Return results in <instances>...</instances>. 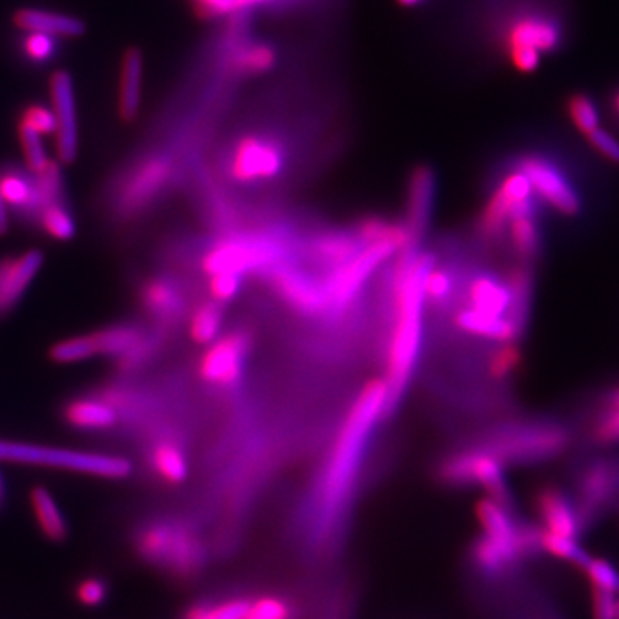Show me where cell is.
<instances>
[{
	"label": "cell",
	"instance_id": "cell-43",
	"mask_svg": "<svg viewBox=\"0 0 619 619\" xmlns=\"http://www.w3.org/2000/svg\"><path fill=\"white\" fill-rule=\"evenodd\" d=\"M210 295L217 303H227L238 295L241 289V276L236 274H215L210 276L209 282Z\"/></svg>",
	"mask_w": 619,
	"mask_h": 619
},
{
	"label": "cell",
	"instance_id": "cell-4",
	"mask_svg": "<svg viewBox=\"0 0 619 619\" xmlns=\"http://www.w3.org/2000/svg\"><path fill=\"white\" fill-rule=\"evenodd\" d=\"M0 461L85 473L102 479H126L133 472L131 461L114 454L90 453L6 439H0Z\"/></svg>",
	"mask_w": 619,
	"mask_h": 619
},
{
	"label": "cell",
	"instance_id": "cell-17",
	"mask_svg": "<svg viewBox=\"0 0 619 619\" xmlns=\"http://www.w3.org/2000/svg\"><path fill=\"white\" fill-rule=\"evenodd\" d=\"M141 303L155 319L171 322L183 312L184 300L178 282L171 277H152L141 289Z\"/></svg>",
	"mask_w": 619,
	"mask_h": 619
},
{
	"label": "cell",
	"instance_id": "cell-31",
	"mask_svg": "<svg viewBox=\"0 0 619 619\" xmlns=\"http://www.w3.org/2000/svg\"><path fill=\"white\" fill-rule=\"evenodd\" d=\"M252 599L224 597L219 601H202L191 604L181 619H245Z\"/></svg>",
	"mask_w": 619,
	"mask_h": 619
},
{
	"label": "cell",
	"instance_id": "cell-27",
	"mask_svg": "<svg viewBox=\"0 0 619 619\" xmlns=\"http://www.w3.org/2000/svg\"><path fill=\"white\" fill-rule=\"evenodd\" d=\"M141 86H143V56L140 50L131 49L124 56L121 88H119V112L126 121H133L138 116Z\"/></svg>",
	"mask_w": 619,
	"mask_h": 619
},
{
	"label": "cell",
	"instance_id": "cell-9",
	"mask_svg": "<svg viewBox=\"0 0 619 619\" xmlns=\"http://www.w3.org/2000/svg\"><path fill=\"white\" fill-rule=\"evenodd\" d=\"M277 296L295 312L308 317L329 312V298L325 293L324 282H317L312 276L296 269L293 265H276L265 272Z\"/></svg>",
	"mask_w": 619,
	"mask_h": 619
},
{
	"label": "cell",
	"instance_id": "cell-42",
	"mask_svg": "<svg viewBox=\"0 0 619 619\" xmlns=\"http://www.w3.org/2000/svg\"><path fill=\"white\" fill-rule=\"evenodd\" d=\"M193 7L200 16L205 19L226 18V16H236L241 13H252L246 11L243 0H191Z\"/></svg>",
	"mask_w": 619,
	"mask_h": 619
},
{
	"label": "cell",
	"instance_id": "cell-5",
	"mask_svg": "<svg viewBox=\"0 0 619 619\" xmlns=\"http://www.w3.org/2000/svg\"><path fill=\"white\" fill-rule=\"evenodd\" d=\"M282 131L250 129L227 145L222 157L224 174L240 184L270 181L281 174L288 160Z\"/></svg>",
	"mask_w": 619,
	"mask_h": 619
},
{
	"label": "cell",
	"instance_id": "cell-10",
	"mask_svg": "<svg viewBox=\"0 0 619 619\" xmlns=\"http://www.w3.org/2000/svg\"><path fill=\"white\" fill-rule=\"evenodd\" d=\"M532 193L534 191L527 176L521 171L511 172L508 178H504L503 183L499 184L496 193L485 207L480 219L482 233L485 236H497L513 217L535 214Z\"/></svg>",
	"mask_w": 619,
	"mask_h": 619
},
{
	"label": "cell",
	"instance_id": "cell-12",
	"mask_svg": "<svg viewBox=\"0 0 619 619\" xmlns=\"http://www.w3.org/2000/svg\"><path fill=\"white\" fill-rule=\"evenodd\" d=\"M52 105L57 121V155L64 164H71L78 157V114L73 78L66 71L52 76L50 83Z\"/></svg>",
	"mask_w": 619,
	"mask_h": 619
},
{
	"label": "cell",
	"instance_id": "cell-38",
	"mask_svg": "<svg viewBox=\"0 0 619 619\" xmlns=\"http://www.w3.org/2000/svg\"><path fill=\"white\" fill-rule=\"evenodd\" d=\"M19 138H21V147H23L25 159L31 171H40V169H43V167L49 164L50 160L47 154H45L42 135L31 128L30 124L21 121V126H19Z\"/></svg>",
	"mask_w": 619,
	"mask_h": 619
},
{
	"label": "cell",
	"instance_id": "cell-21",
	"mask_svg": "<svg viewBox=\"0 0 619 619\" xmlns=\"http://www.w3.org/2000/svg\"><path fill=\"white\" fill-rule=\"evenodd\" d=\"M363 246L365 245L358 240L355 233L322 234L313 241L312 255L322 269L332 272L353 260L358 253L362 252Z\"/></svg>",
	"mask_w": 619,
	"mask_h": 619
},
{
	"label": "cell",
	"instance_id": "cell-18",
	"mask_svg": "<svg viewBox=\"0 0 619 619\" xmlns=\"http://www.w3.org/2000/svg\"><path fill=\"white\" fill-rule=\"evenodd\" d=\"M85 338L90 355L123 358L147 336L141 331L140 325L114 324L92 334H85Z\"/></svg>",
	"mask_w": 619,
	"mask_h": 619
},
{
	"label": "cell",
	"instance_id": "cell-11",
	"mask_svg": "<svg viewBox=\"0 0 619 619\" xmlns=\"http://www.w3.org/2000/svg\"><path fill=\"white\" fill-rule=\"evenodd\" d=\"M248 334L243 331L231 332L221 341L210 344L200 360V377L212 386H233L240 379L241 370L248 355Z\"/></svg>",
	"mask_w": 619,
	"mask_h": 619
},
{
	"label": "cell",
	"instance_id": "cell-20",
	"mask_svg": "<svg viewBox=\"0 0 619 619\" xmlns=\"http://www.w3.org/2000/svg\"><path fill=\"white\" fill-rule=\"evenodd\" d=\"M14 21L21 30L31 31V33H45L50 37L73 38L81 37L85 33V23L80 19L42 11V9H23L16 14Z\"/></svg>",
	"mask_w": 619,
	"mask_h": 619
},
{
	"label": "cell",
	"instance_id": "cell-33",
	"mask_svg": "<svg viewBox=\"0 0 619 619\" xmlns=\"http://www.w3.org/2000/svg\"><path fill=\"white\" fill-rule=\"evenodd\" d=\"M222 308L217 301L200 303L190 319V336L197 344H210L221 331Z\"/></svg>",
	"mask_w": 619,
	"mask_h": 619
},
{
	"label": "cell",
	"instance_id": "cell-52",
	"mask_svg": "<svg viewBox=\"0 0 619 619\" xmlns=\"http://www.w3.org/2000/svg\"><path fill=\"white\" fill-rule=\"evenodd\" d=\"M398 6L406 7V9H413V7H420L423 4H427L429 0H394Z\"/></svg>",
	"mask_w": 619,
	"mask_h": 619
},
{
	"label": "cell",
	"instance_id": "cell-54",
	"mask_svg": "<svg viewBox=\"0 0 619 619\" xmlns=\"http://www.w3.org/2000/svg\"><path fill=\"white\" fill-rule=\"evenodd\" d=\"M613 406L614 408H619V391L618 393L614 394Z\"/></svg>",
	"mask_w": 619,
	"mask_h": 619
},
{
	"label": "cell",
	"instance_id": "cell-56",
	"mask_svg": "<svg viewBox=\"0 0 619 619\" xmlns=\"http://www.w3.org/2000/svg\"><path fill=\"white\" fill-rule=\"evenodd\" d=\"M616 105H618V111H619V95L618 97H616Z\"/></svg>",
	"mask_w": 619,
	"mask_h": 619
},
{
	"label": "cell",
	"instance_id": "cell-7",
	"mask_svg": "<svg viewBox=\"0 0 619 619\" xmlns=\"http://www.w3.org/2000/svg\"><path fill=\"white\" fill-rule=\"evenodd\" d=\"M441 480L453 485L477 484L489 497L509 508L511 496L503 465L496 454L465 453L444 461L439 470Z\"/></svg>",
	"mask_w": 619,
	"mask_h": 619
},
{
	"label": "cell",
	"instance_id": "cell-32",
	"mask_svg": "<svg viewBox=\"0 0 619 619\" xmlns=\"http://www.w3.org/2000/svg\"><path fill=\"white\" fill-rule=\"evenodd\" d=\"M539 547L540 551L546 552L552 558L573 564L577 568H582L583 564L587 563V559L590 558L589 552L583 549L578 539L551 534L546 530H539Z\"/></svg>",
	"mask_w": 619,
	"mask_h": 619
},
{
	"label": "cell",
	"instance_id": "cell-16",
	"mask_svg": "<svg viewBox=\"0 0 619 619\" xmlns=\"http://www.w3.org/2000/svg\"><path fill=\"white\" fill-rule=\"evenodd\" d=\"M436 197V174L429 166H418L411 172L408 186V229L415 241L422 236Z\"/></svg>",
	"mask_w": 619,
	"mask_h": 619
},
{
	"label": "cell",
	"instance_id": "cell-55",
	"mask_svg": "<svg viewBox=\"0 0 619 619\" xmlns=\"http://www.w3.org/2000/svg\"><path fill=\"white\" fill-rule=\"evenodd\" d=\"M616 619H619V595L618 601H616Z\"/></svg>",
	"mask_w": 619,
	"mask_h": 619
},
{
	"label": "cell",
	"instance_id": "cell-13",
	"mask_svg": "<svg viewBox=\"0 0 619 619\" xmlns=\"http://www.w3.org/2000/svg\"><path fill=\"white\" fill-rule=\"evenodd\" d=\"M527 176L532 186L542 200L563 215H577L580 210V200L570 183L561 176L556 167L540 157H527L521 160L520 169Z\"/></svg>",
	"mask_w": 619,
	"mask_h": 619
},
{
	"label": "cell",
	"instance_id": "cell-23",
	"mask_svg": "<svg viewBox=\"0 0 619 619\" xmlns=\"http://www.w3.org/2000/svg\"><path fill=\"white\" fill-rule=\"evenodd\" d=\"M0 191L9 209L38 219L42 212V202L35 179H30L19 171L4 172L0 174Z\"/></svg>",
	"mask_w": 619,
	"mask_h": 619
},
{
	"label": "cell",
	"instance_id": "cell-47",
	"mask_svg": "<svg viewBox=\"0 0 619 619\" xmlns=\"http://www.w3.org/2000/svg\"><path fill=\"white\" fill-rule=\"evenodd\" d=\"M56 43L54 37L45 35V33H31L30 38H26V54L33 61H47L54 54Z\"/></svg>",
	"mask_w": 619,
	"mask_h": 619
},
{
	"label": "cell",
	"instance_id": "cell-15",
	"mask_svg": "<svg viewBox=\"0 0 619 619\" xmlns=\"http://www.w3.org/2000/svg\"><path fill=\"white\" fill-rule=\"evenodd\" d=\"M537 513L546 532L551 534L564 535L578 539L582 535L583 523L582 515L578 511V506L571 503L568 496L556 487H546L537 496Z\"/></svg>",
	"mask_w": 619,
	"mask_h": 619
},
{
	"label": "cell",
	"instance_id": "cell-46",
	"mask_svg": "<svg viewBox=\"0 0 619 619\" xmlns=\"http://www.w3.org/2000/svg\"><path fill=\"white\" fill-rule=\"evenodd\" d=\"M618 595L601 589H590L592 619H616Z\"/></svg>",
	"mask_w": 619,
	"mask_h": 619
},
{
	"label": "cell",
	"instance_id": "cell-1",
	"mask_svg": "<svg viewBox=\"0 0 619 619\" xmlns=\"http://www.w3.org/2000/svg\"><path fill=\"white\" fill-rule=\"evenodd\" d=\"M393 282L394 325L387 348V399L382 417L398 408L411 372L417 362L422 339V307L425 303V277L434 267L430 253H418L417 246L403 250Z\"/></svg>",
	"mask_w": 619,
	"mask_h": 619
},
{
	"label": "cell",
	"instance_id": "cell-34",
	"mask_svg": "<svg viewBox=\"0 0 619 619\" xmlns=\"http://www.w3.org/2000/svg\"><path fill=\"white\" fill-rule=\"evenodd\" d=\"M38 221L43 231L54 240L68 241L76 234V222L64 202L50 203L43 207Z\"/></svg>",
	"mask_w": 619,
	"mask_h": 619
},
{
	"label": "cell",
	"instance_id": "cell-22",
	"mask_svg": "<svg viewBox=\"0 0 619 619\" xmlns=\"http://www.w3.org/2000/svg\"><path fill=\"white\" fill-rule=\"evenodd\" d=\"M470 308L479 312L494 315V317H508L511 308V289L491 276H479L472 279L466 291Z\"/></svg>",
	"mask_w": 619,
	"mask_h": 619
},
{
	"label": "cell",
	"instance_id": "cell-50",
	"mask_svg": "<svg viewBox=\"0 0 619 619\" xmlns=\"http://www.w3.org/2000/svg\"><path fill=\"white\" fill-rule=\"evenodd\" d=\"M509 54H511V61L520 71L528 73L539 66V50L530 49V47H515V49H509Z\"/></svg>",
	"mask_w": 619,
	"mask_h": 619
},
{
	"label": "cell",
	"instance_id": "cell-36",
	"mask_svg": "<svg viewBox=\"0 0 619 619\" xmlns=\"http://www.w3.org/2000/svg\"><path fill=\"white\" fill-rule=\"evenodd\" d=\"M580 570L590 583V589L606 590L619 595V570L609 559L590 556Z\"/></svg>",
	"mask_w": 619,
	"mask_h": 619
},
{
	"label": "cell",
	"instance_id": "cell-3",
	"mask_svg": "<svg viewBox=\"0 0 619 619\" xmlns=\"http://www.w3.org/2000/svg\"><path fill=\"white\" fill-rule=\"evenodd\" d=\"M135 549L141 561L179 580L197 577L207 564L202 539L178 520H154L138 528Z\"/></svg>",
	"mask_w": 619,
	"mask_h": 619
},
{
	"label": "cell",
	"instance_id": "cell-37",
	"mask_svg": "<svg viewBox=\"0 0 619 619\" xmlns=\"http://www.w3.org/2000/svg\"><path fill=\"white\" fill-rule=\"evenodd\" d=\"M245 619H293V606L279 595H262L252 601Z\"/></svg>",
	"mask_w": 619,
	"mask_h": 619
},
{
	"label": "cell",
	"instance_id": "cell-29",
	"mask_svg": "<svg viewBox=\"0 0 619 619\" xmlns=\"http://www.w3.org/2000/svg\"><path fill=\"white\" fill-rule=\"evenodd\" d=\"M558 38V30L551 23L537 18L518 19L508 31L509 49L530 47L539 52H546L556 47Z\"/></svg>",
	"mask_w": 619,
	"mask_h": 619
},
{
	"label": "cell",
	"instance_id": "cell-25",
	"mask_svg": "<svg viewBox=\"0 0 619 619\" xmlns=\"http://www.w3.org/2000/svg\"><path fill=\"white\" fill-rule=\"evenodd\" d=\"M64 417L69 425L80 430H107L117 422V411L111 403L97 398H81L71 401Z\"/></svg>",
	"mask_w": 619,
	"mask_h": 619
},
{
	"label": "cell",
	"instance_id": "cell-28",
	"mask_svg": "<svg viewBox=\"0 0 619 619\" xmlns=\"http://www.w3.org/2000/svg\"><path fill=\"white\" fill-rule=\"evenodd\" d=\"M521 558L523 554L518 547L497 542L485 535H480L472 547L473 564L485 575H499Z\"/></svg>",
	"mask_w": 619,
	"mask_h": 619
},
{
	"label": "cell",
	"instance_id": "cell-49",
	"mask_svg": "<svg viewBox=\"0 0 619 619\" xmlns=\"http://www.w3.org/2000/svg\"><path fill=\"white\" fill-rule=\"evenodd\" d=\"M595 437L601 442L619 441V408H614L602 418L601 423L595 429Z\"/></svg>",
	"mask_w": 619,
	"mask_h": 619
},
{
	"label": "cell",
	"instance_id": "cell-53",
	"mask_svg": "<svg viewBox=\"0 0 619 619\" xmlns=\"http://www.w3.org/2000/svg\"><path fill=\"white\" fill-rule=\"evenodd\" d=\"M4 499H6V484H4V477L0 473V506L4 503Z\"/></svg>",
	"mask_w": 619,
	"mask_h": 619
},
{
	"label": "cell",
	"instance_id": "cell-30",
	"mask_svg": "<svg viewBox=\"0 0 619 619\" xmlns=\"http://www.w3.org/2000/svg\"><path fill=\"white\" fill-rule=\"evenodd\" d=\"M150 465L167 484H183L188 479V461L176 442L162 441L150 453Z\"/></svg>",
	"mask_w": 619,
	"mask_h": 619
},
{
	"label": "cell",
	"instance_id": "cell-8",
	"mask_svg": "<svg viewBox=\"0 0 619 619\" xmlns=\"http://www.w3.org/2000/svg\"><path fill=\"white\" fill-rule=\"evenodd\" d=\"M396 248L389 243L365 245L348 264L329 272L324 281L325 293L329 298V312H341L356 295L367 277L379 267L380 262L391 257Z\"/></svg>",
	"mask_w": 619,
	"mask_h": 619
},
{
	"label": "cell",
	"instance_id": "cell-39",
	"mask_svg": "<svg viewBox=\"0 0 619 619\" xmlns=\"http://www.w3.org/2000/svg\"><path fill=\"white\" fill-rule=\"evenodd\" d=\"M451 291H453V279L448 272L432 267L425 277V286H423L425 301L430 305L441 307L442 303H446V300H448Z\"/></svg>",
	"mask_w": 619,
	"mask_h": 619
},
{
	"label": "cell",
	"instance_id": "cell-40",
	"mask_svg": "<svg viewBox=\"0 0 619 619\" xmlns=\"http://www.w3.org/2000/svg\"><path fill=\"white\" fill-rule=\"evenodd\" d=\"M74 595L81 606H102L109 597V583L105 582L102 577L81 578L80 582L76 583Z\"/></svg>",
	"mask_w": 619,
	"mask_h": 619
},
{
	"label": "cell",
	"instance_id": "cell-51",
	"mask_svg": "<svg viewBox=\"0 0 619 619\" xmlns=\"http://www.w3.org/2000/svg\"><path fill=\"white\" fill-rule=\"evenodd\" d=\"M7 231H9V207L0 191V236H4Z\"/></svg>",
	"mask_w": 619,
	"mask_h": 619
},
{
	"label": "cell",
	"instance_id": "cell-44",
	"mask_svg": "<svg viewBox=\"0 0 619 619\" xmlns=\"http://www.w3.org/2000/svg\"><path fill=\"white\" fill-rule=\"evenodd\" d=\"M520 358V350L516 348L515 344H506L501 350L497 351L496 355L492 356L491 374L496 379H503L518 367Z\"/></svg>",
	"mask_w": 619,
	"mask_h": 619
},
{
	"label": "cell",
	"instance_id": "cell-19",
	"mask_svg": "<svg viewBox=\"0 0 619 619\" xmlns=\"http://www.w3.org/2000/svg\"><path fill=\"white\" fill-rule=\"evenodd\" d=\"M616 487H618V479L613 470H609L607 466L590 468L582 480V487H580L582 504L578 508L585 525L592 516L601 513L602 509L606 508L607 503L614 497Z\"/></svg>",
	"mask_w": 619,
	"mask_h": 619
},
{
	"label": "cell",
	"instance_id": "cell-48",
	"mask_svg": "<svg viewBox=\"0 0 619 619\" xmlns=\"http://www.w3.org/2000/svg\"><path fill=\"white\" fill-rule=\"evenodd\" d=\"M587 138L597 152H601L607 160H611L614 164H619V141L611 133L599 128L595 129L594 133H590Z\"/></svg>",
	"mask_w": 619,
	"mask_h": 619
},
{
	"label": "cell",
	"instance_id": "cell-6",
	"mask_svg": "<svg viewBox=\"0 0 619 619\" xmlns=\"http://www.w3.org/2000/svg\"><path fill=\"white\" fill-rule=\"evenodd\" d=\"M286 248L279 241L262 234H241L219 241L203 257L202 267L209 276L236 274L246 276L286 262Z\"/></svg>",
	"mask_w": 619,
	"mask_h": 619
},
{
	"label": "cell",
	"instance_id": "cell-45",
	"mask_svg": "<svg viewBox=\"0 0 619 619\" xmlns=\"http://www.w3.org/2000/svg\"><path fill=\"white\" fill-rule=\"evenodd\" d=\"M23 123L30 124L31 128L38 131L42 136L56 135V114L47 107H31L26 111Z\"/></svg>",
	"mask_w": 619,
	"mask_h": 619
},
{
	"label": "cell",
	"instance_id": "cell-24",
	"mask_svg": "<svg viewBox=\"0 0 619 619\" xmlns=\"http://www.w3.org/2000/svg\"><path fill=\"white\" fill-rule=\"evenodd\" d=\"M31 509L38 528L52 542L68 539L69 527L61 506L45 487H33L30 492Z\"/></svg>",
	"mask_w": 619,
	"mask_h": 619
},
{
	"label": "cell",
	"instance_id": "cell-41",
	"mask_svg": "<svg viewBox=\"0 0 619 619\" xmlns=\"http://www.w3.org/2000/svg\"><path fill=\"white\" fill-rule=\"evenodd\" d=\"M570 116L575 126L585 136H589L590 133H594L595 129H599L597 109H595V105L585 95H577V97L571 99Z\"/></svg>",
	"mask_w": 619,
	"mask_h": 619
},
{
	"label": "cell",
	"instance_id": "cell-35",
	"mask_svg": "<svg viewBox=\"0 0 619 619\" xmlns=\"http://www.w3.org/2000/svg\"><path fill=\"white\" fill-rule=\"evenodd\" d=\"M535 214L518 215L509 221L511 243L521 257H534L539 250V229L535 224Z\"/></svg>",
	"mask_w": 619,
	"mask_h": 619
},
{
	"label": "cell",
	"instance_id": "cell-14",
	"mask_svg": "<svg viewBox=\"0 0 619 619\" xmlns=\"http://www.w3.org/2000/svg\"><path fill=\"white\" fill-rule=\"evenodd\" d=\"M42 265L43 253L38 250L0 260V317L18 305Z\"/></svg>",
	"mask_w": 619,
	"mask_h": 619
},
{
	"label": "cell",
	"instance_id": "cell-26",
	"mask_svg": "<svg viewBox=\"0 0 619 619\" xmlns=\"http://www.w3.org/2000/svg\"><path fill=\"white\" fill-rule=\"evenodd\" d=\"M456 325L463 331L472 332L482 338L496 339L501 343L515 341L521 332L520 327L508 317H494L473 308H465L456 313Z\"/></svg>",
	"mask_w": 619,
	"mask_h": 619
},
{
	"label": "cell",
	"instance_id": "cell-2",
	"mask_svg": "<svg viewBox=\"0 0 619 619\" xmlns=\"http://www.w3.org/2000/svg\"><path fill=\"white\" fill-rule=\"evenodd\" d=\"M386 399V380L375 379L363 387L355 406L351 408L320 485V497L327 515H331V511L343 503L346 492L350 489L351 480L355 477L365 437L372 429L375 420L382 417Z\"/></svg>",
	"mask_w": 619,
	"mask_h": 619
}]
</instances>
